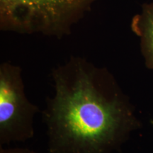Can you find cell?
<instances>
[{"label":"cell","mask_w":153,"mask_h":153,"mask_svg":"<svg viewBox=\"0 0 153 153\" xmlns=\"http://www.w3.org/2000/svg\"><path fill=\"white\" fill-rule=\"evenodd\" d=\"M39 108L28 100L22 70L16 65H0V147L25 142L34 136V117Z\"/></svg>","instance_id":"3957f363"},{"label":"cell","mask_w":153,"mask_h":153,"mask_svg":"<svg viewBox=\"0 0 153 153\" xmlns=\"http://www.w3.org/2000/svg\"><path fill=\"white\" fill-rule=\"evenodd\" d=\"M0 153H36L27 148H3L0 147Z\"/></svg>","instance_id":"5b68a950"},{"label":"cell","mask_w":153,"mask_h":153,"mask_svg":"<svg viewBox=\"0 0 153 153\" xmlns=\"http://www.w3.org/2000/svg\"><path fill=\"white\" fill-rule=\"evenodd\" d=\"M98 0H0V29L61 38Z\"/></svg>","instance_id":"7a4b0ae2"},{"label":"cell","mask_w":153,"mask_h":153,"mask_svg":"<svg viewBox=\"0 0 153 153\" xmlns=\"http://www.w3.org/2000/svg\"><path fill=\"white\" fill-rule=\"evenodd\" d=\"M55 92L43 112L46 153H114L140 128L111 72L72 56L51 73Z\"/></svg>","instance_id":"6da1fadb"},{"label":"cell","mask_w":153,"mask_h":153,"mask_svg":"<svg viewBox=\"0 0 153 153\" xmlns=\"http://www.w3.org/2000/svg\"><path fill=\"white\" fill-rule=\"evenodd\" d=\"M131 28L140 38L145 66L153 70V2L143 4L140 12L132 18Z\"/></svg>","instance_id":"277c9868"}]
</instances>
